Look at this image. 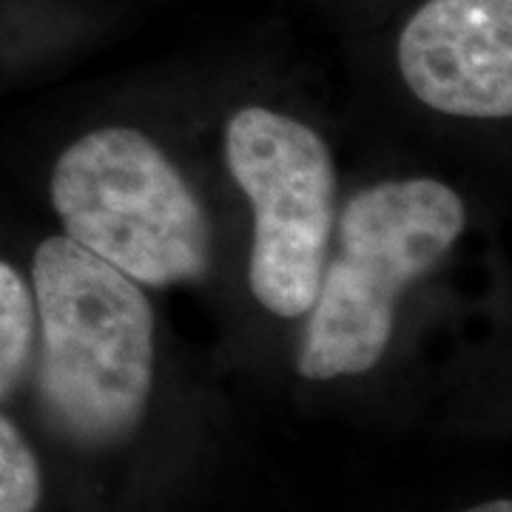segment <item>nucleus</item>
Listing matches in <instances>:
<instances>
[{
	"label": "nucleus",
	"mask_w": 512,
	"mask_h": 512,
	"mask_svg": "<svg viewBox=\"0 0 512 512\" xmlns=\"http://www.w3.org/2000/svg\"><path fill=\"white\" fill-rule=\"evenodd\" d=\"M37 387L63 436L86 447L128 439L154 387V311L143 285L66 234L43 239L32 262Z\"/></svg>",
	"instance_id": "f257e3e1"
},
{
	"label": "nucleus",
	"mask_w": 512,
	"mask_h": 512,
	"mask_svg": "<svg viewBox=\"0 0 512 512\" xmlns=\"http://www.w3.org/2000/svg\"><path fill=\"white\" fill-rule=\"evenodd\" d=\"M464 220L461 197L430 177L387 180L353 194L339 217V251L322 268L308 311L299 376L330 382L379 365L399 299L456 245Z\"/></svg>",
	"instance_id": "f03ea898"
},
{
	"label": "nucleus",
	"mask_w": 512,
	"mask_h": 512,
	"mask_svg": "<svg viewBox=\"0 0 512 512\" xmlns=\"http://www.w3.org/2000/svg\"><path fill=\"white\" fill-rule=\"evenodd\" d=\"M52 205L66 237L146 288L194 282L211 228L177 165L137 128H94L57 157Z\"/></svg>",
	"instance_id": "7ed1b4c3"
},
{
	"label": "nucleus",
	"mask_w": 512,
	"mask_h": 512,
	"mask_svg": "<svg viewBox=\"0 0 512 512\" xmlns=\"http://www.w3.org/2000/svg\"><path fill=\"white\" fill-rule=\"evenodd\" d=\"M225 163L254 208L248 285L265 311H311L336 222V163L308 123L265 106L231 114Z\"/></svg>",
	"instance_id": "20e7f679"
},
{
	"label": "nucleus",
	"mask_w": 512,
	"mask_h": 512,
	"mask_svg": "<svg viewBox=\"0 0 512 512\" xmlns=\"http://www.w3.org/2000/svg\"><path fill=\"white\" fill-rule=\"evenodd\" d=\"M399 72L424 106L467 120L512 114V0H427L399 37Z\"/></svg>",
	"instance_id": "39448f33"
},
{
	"label": "nucleus",
	"mask_w": 512,
	"mask_h": 512,
	"mask_svg": "<svg viewBox=\"0 0 512 512\" xmlns=\"http://www.w3.org/2000/svg\"><path fill=\"white\" fill-rule=\"evenodd\" d=\"M37 313L32 285L0 259V396L15 390L32 362Z\"/></svg>",
	"instance_id": "423d86ee"
},
{
	"label": "nucleus",
	"mask_w": 512,
	"mask_h": 512,
	"mask_svg": "<svg viewBox=\"0 0 512 512\" xmlns=\"http://www.w3.org/2000/svg\"><path fill=\"white\" fill-rule=\"evenodd\" d=\"M43 495L40 464L29 441L0 416V512H35Z\"/></svg>",
	"instance_id": "0eeeda50"
},
{
	"label": "nucleus",
	"mask_w": 512,
	"mask_h": 512,
	"mask_svg": "<svg viewBox=\"0 0 512 512\" xmlns=\"http://www.w3.org/2000/svg\"><path fill=\"white\" fill-rule=\"evenodd\" d=\"M464 512H512V504L507 498H495V501H487V504H478V507H470Z\"/></svg>",
	"instance_id": "6e6552de"
}]
</instances>
